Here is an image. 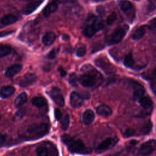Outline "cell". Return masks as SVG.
<instances>
[{"instance_id": "16", "label": "cell", "mask_w": 156, "mask_h": 156, "mask_svg": "<svg viewBox=\"0 0 156 156\" xmlns=\"http://www.w3.org/2000/svg\"><path fill=\"white\" fill-rule=\"evenodd\" d=\"M97 113L103 117H108L112 114V110L111 108L105 104L99 105L96 108Z\"/></svg>"}, {"instance_id": "33", "label": "cell", "mask_w": 156, "mask_h": 156, "mask_svg": "<svg viewBox=\"0 0 156 156\" xmlns=\"http://www.w3.org/2000/svg\"><path fill=\"white\" fill-rule=\"evenodd\" d=\"M116 14L115 12L112 13L110 15H108V16L107 18V23L108 25L112 24L116 20Z\"/></svg>"}, {"instance_id": "9", "label": "cell", "mask_w": 156, "mask_h": 156, "mask_svg": "<svg viewBox=\"0 0 156 156\" xmlns=\"http://www.w3.org/2000/svg\"><path fill=\"white\" fill-rule=\"evenodd\" d=\"M129 85L133 90V97L135 99H140L145 93L144 88L138 82L133 80H129Z\"/></svg>"}, {"instance_id": "32", "label": "cell", "mask_w": 156, "mask_h": 156, "mask_svg": "<svg viewBox=\"0 0 156 156\" xmlns=\"http://www.w3.org/2000/svg\"><path fill=\"white\" fill-rule=\"evenodd\" d=\"M151 129H152V123L150 121H149L143 126L141 129V133H143V134H147L150 132Z\"/></svg>"}, {"instance_id": "37", "label": "cell", "mask_w": 156, "mask_h": 156, "mask_svg": "<svg viewBox=\"0 0 156 156\" xmlns=\"http://www.w3.org/2000/svg\"><path fill=\"white\" fill-rule=\"evenodd\" d=\"M54 115H55V118L57 120H60L62 118V113L59 109L58 108L55 109Z\"/></svg>"}, {"instance_id": "7", "label": "cell", "mask_w": 156, "mask_h": 156, "mask_svg": "<svg viewBox=\"0 0 156 156\" xmlns=\"http://www.w3.org/2000/svg\"><path fill=\"white\" fill-rule=\"evenodd\" d=\"M156 148V140H151L141 144L139 150L138 154L141 155H147L152 154Z\"/></svg>"}, {"instance_id": "31", "label": "cell", "mask_w": 156, "mask_h": 156, "mask_svg": "<svg viewBox=\"0 0 156 156\" xmlns=\"http://www.w3.org/2000/svg\"><path fill=\"white\" fill-rule=\"evenodd\" d=\"M77 80H78V78L76 73H73L69 75V82L73 87H76L77 86Z\"/></svg>"}, {"instance_id": "27", "label": "cell", "mask_w": 156, "mask_h": 156, "mask_svg": "<svg viewBox=\"0 0 156 156\" xmlns=\"http://www.w3.org/2000/svg\"><path fill=\"white\" fill-rule=\"evenodd\" d=\"M69 124V116L68 114H65L61 119V128L63 130H66Z\"/></svg>"}, {"instance_id": "19", "label": "cell", "mask_w": 156, "mask_h": 156, "mask_svg": "<svg viewBox=\"0 0 156 156\" xmlns=\"http://www.w3.org/2000/svg\"><path fill=\"white\" fill-rule=\"evenodd\" d=\"M15 89L12 86H5L0 90V98H8L11 96L15 92Z\"/></svg>"}, {"instance_id": "38", "label": "cell", "mask_w": 156, "mask_h": 156, "mask_svg": "<svg viewBox=\"0 0 156 156\" xmlns=\"http://www.w3.org/2000/svg\"><path fill=\"white\" fill-rule=\"evenodd\" d=\"M6 140V136L4 134L0 133V147L2 146L5 143Z\"/></svg>"}, {"instance_id": "43", "label": "cell", "mask_w": 156, "mask_h": 156, "mask_svg": "<svg viewBox=\"0 0 156 156\" xmlns=\"http://www.w3.org/2000/svg\"><path fill=\"white\" fill-rule=\"evenodd\" d=\"M63 2H74L75 0H62Z\"/></svg>"}, {"instance_id": "34", "label": "cell", "mask_w": 156, "mask_h": 156, "mask_svg": "<svg viewBox=\"0 0 156 156\" xmlns=\"http://www.w3.org/2000/svg\"><path fill=\"white\" fill-rule=\"evenodd\" d=\"M58 52V49L56 48H54L49 52V54L47 55V58L49 59H54L57 56Z\"/></svg>"}, {"instance_id": "25", "label": "cell", "mask_w": 156, "mask_h": 156, "mask_svg": "<svg viewBox=\"0 0 156 156\" xmlns=\"http://www.w3.org/2000/svg\"><path fill=\"white\" fill-rule=\"evenodd\" d=\"M145 32V27L144 26H141L135 30V32L133 33L132 35V38L134 40H140L144 36Z\"/></svg>"}, {"instance_id": "23", "label": "cell", "mask_w": 156, "mask_h": 156, "mask_svg": "<svg viewBox=\"0 0 156 156\" xmlns=\"http://www.w3.org/2000/svg\"><path fill=\"white\" fill-rule=\"evenodd\" d=\"M96 65L102 68V69H103L104 71H109L112 70L111 68V65L110 64V63L108 62V61H105L103 58H98L96 59Z\"/></svg>"}, {"instance_id": "1", "label": "cell", "mask_w": 156, "mask_h": 156, "mask_svg": "<svg viewBox=\"0 0 156 156\" xmlns=\"http://www.w3.org/2000/svg\"><path fill=\"white\" fill-rule=\"evenodd\" d=\"M61 140L62 142L68 146V150L71 152L81 154L90 153V150L82 140H75L67 134L63 135L61 136Z\"/></svg>"}, {"instance_id": "30", "label": "cell", "mask_w": 156, "mask_h": 156, "mask_svg": "<svg viewBox=\"0 0 156 156\" xmlns=\"http://www.w3.org/2000/svg\"><path fill=\"white\" fill-rule=\"evenodd\" d=\"M48 152V149L44 146H40L36 149V153L38 156H47Z\"/></svg>"}, {"instance_id": "40", "label": "cell", "mask_w": 156, "mask_h": 156, "mask_svg": "<svg viewBox=\"0 0 156 156\" xmlns=\"http://www.w3.org/2000/svg\"><path fill=\"white\" fill-rule=\"evenodd\" d=\"M12 32V31H3V32H0V37H2L6 35H8L9 34H10Z\"/></svg>"}, {"instance_id": "15", "label": "cell", "mask_w": 156, "mask_h": 156, "mask_svg": "<svg viewBox=\"0 0 156 156\" xmlns=\"http://www.w3.org/2000/svg\"><path fill=\"white\" fill-rule=\"evenodd\" d=\"M23 69V66L20 64H15L9 66L5 72V76L7 77L11 78L17 74Z\"/></svg>"}, {"instance_id": "39", "label": "cell", "mask_w": 156, "mask_h": 156, "mask_svg": "<svg viewBox=\"0 0 156 156\" xmlns=\"http://www.w3.org/2000/svg\"><path fill=\"white\" fill-rule=\"evenodd\" d=\"M23 114H24V112H23L22 110L18 111V112L16 113V114L15 118L16 119H17V120H18V119H21V118L23 117Z\"/></svg>"}, {"instance_id": "35", "label": "cell", "mask_w": 156, "mask_h": 156, "mask_svg": "<svg viewBox=\"0 0 156 156\" xmlns=\"http://www.w3.org/2000/svg\"><path fill=\"white\" fill-rule=\"evenodd\" d=\"M148 27L151 30H152L154 32H156V18H153L149 22Z\"/></svg>"}, {"instance_id": "11", "label": "cell", "mask_w": 156, "mask_h": 156, "mask_svg": "<svg viewBox=\"0 0 156 156\" xmlns=\"http://www.w3.org/2000/svg\"><path fill=\"white\" fill-rule=\"evenodd\" d=\"M37 79V76L33 73L25 74L19 82V85L21 87H26L33 84Z\"/></svg>"}, {"instance_id": "24", "label": "cell", "mask_w": 156, "mask_h": 156, "mask_svg": "<svg viewBox=\"0 0 156 156\" xmlns=\"http://www.w3.org/2000/svg\"><path fill=\"white\" fill-rule=\"evenodd\" d=\"M31 102L34 106L38 108L43 107L47 104L46 100L43 97H35L32 99Z\"/></svg>"}, {"instance_id": "29", "label": "cell", "mask_w": 156, "mask_h": 156, "mask_svg": "<svg viewBox=\"0 0 156 156\" xmlns=\"http://www.w3.org/2000/svg\"><path fill=\"white\" fill-rule=\"evenodd\" d=\"M86 53V47L83 44H81L77 47L76 51V55L78 57H83Z\"/></svg>"}, {"instance_id": "17", "label": "cell", "mask_w": 156, "mask_h": 156, "mask_svg": "<svg viewBox=\"0 0 156 156\" xmlns=\"http://www.w3.org/2000/svg\"><path fill=\"white\" fill-rule=\"evenodd\" d=\"M94 113L90 109L86 110L82 116V121L85 125H89L93 122L94 119Z\"/></svg>"}, {"instance_id": "3", "label": "cell", "mask_w": 156, "mask_h": 156, "mask_svg": "<svg viewBox=\"0 0 156 156\" xmlns=\"http://www.w3.org/2000/svg\"><path fill=\"white\" fill-rule=\"evenodd\" d=\"M102 80V75L96 70H92L89 73L81 75L78 80L80 83L87 88H91L98 85Z\"/></svg>"}, {"instance_id": "18", "label": "cell", "mask_w": 156, "mask_h": 156, "mask_svg": "<svg viewBox=\"0 0 156 156\" xmlns=\"http://www.w3.org/2000/svg\"><path fill=\"white\" fill-rule=\"evenodd\" d=\"M56 39V35L53 32H46L42 38V43L45 46L51 45Z\"/></svg>"}, {"instance_id": "42", "label": "cell", "mask_w": 156, "mask_h": 156, "mask_svg": "<svg viewBox=\"0 0 156 156\" xmlns=\"http://www.w3.org/2000/svg\"><path fill=\"white\" fill-rule=\"evenodd\" d=\"M152 74L154 76L156 77V66L155 67V68H154V70L152 71Z\"/></svg>"}, {"instance_id": "44", "label": "cell", "mask_w": 156, "mask_h": 156, "mask_svg": "<svg viewBox=\"0 0 156 156\" xmlns=\"http://www.w3.org/2000/svg\"><path fill=\"white\" fill-rule=\"evenodd\" d=\"M1 112H0V119H1Z\"/></svg>"}, {"instance_id": "13", "label": "cell", "mask_w": 156, "mask_h": 156, "mask_svg": "<svg viewBox=\"0 0 156 156\" xmlns=\"http://www.w3.org/2000/svg\"><path fill=\"white\" fill-rule=\"evenodd\" d=\"M83 101V98L81 96L80 94L77 93V92L73 91L70 94L69 97V102L71 105L74 108H78L80 107Z\"/></svg>"}, {"instance_id": "22", "label": "cell", "mask_w": 156, "mask_h": 156, "mask_svg": "<svg viewBox=\"0 0 156 156\" xmlns=\"http://www.w3.org/2000/svg\"><path fill=\"white\" fill-rule=\"evenodd\" d=\"M140 105L144 109H149L152 107V101L149 96H142L139 99Z\"/></svg>"}, {"instance_id": "41", "label": "cell", "mask_w": 156, "mask_h": 156, "mask_svg": "<svg viewBox=\"0 0 156 156\" xmlns=\"http://www.w3.org/2000/svg\"><path fill=\"white\" fill-rule=\"evenodd\" d=\"M58 71L60 73V74L62 77H64L66 75V72L62 68H58Z\"/></svg>"}, {"instance_id": "45", "label": "cell", "mask_w": 156, "mask_h": 156, "mask_svg": "<svg viewBox=\"0 0 156 156\" xmlns=\"http://www.w3.org/2000/svg\"><path fill=\"white\" fill-rule=\"evenodd\" d=\"M134 1H139V0H134Z\"/></svg>"}, {"instance_id": "28", "label": "cell", "mask_w": 156, "mask_h": 156, "mask_svg": "<svg viewBox=\"0 0 156 156\" xmlns=\"http://www.w3.org/2000/svg\"><path fill=\"white\" fill-rule=\"evenodd\" d=\"M11 52V48L9 46H0V58L9 55Z\"/></svg>"}, {"instance_id": "14", "label": "cell", "mask_w": 156, "mask_h": 156, "mask_svg": "<svg viewBox=\"0 0 156 156\" xmlns=\"http://www.w3.org/2000/svg\"><path fill=\"white\" fill-rule=\"evenodd\" d=\"M116 143V140L112 138H107L104 141H102L97 147L96 152L98 153H101L105 151L108 149H109L112 146Z\"/></svg>"}, {"instance_id": "6", "label": "cell", "mask_w": 156, "mask_h": 156, "mask_svg": "<svg viewBox=\"0 0 156 156\" xmlns=\"http://www.w3.org/2000/svg\"><path fill=\"white\" fill-rule=\"evenodd\" d=\"M118 4L121 10L132 21L135 16V10L132 4L127 0H119Z\"/></svg>"}, {"instance_id": "21", "label": "cell", "mask_w": 156, "mask_h": 156, "mask_svg": "<svg viewBox=\"0 0 156 156\" xmlns=\"http://www.w3.org/2000/svg\"><path fill=\"white\" fill-rule=\"evenodd\" d=\"M27 95L25 92H22L20 93L14 101V105L15 107L18 108L22 106L27 101Z\"/></svg>"}, {"instance_id": "2", "label": "cell", "mask_w": 156, "mask_h": 156, "mask_svg": "<svg viewBox=\"0 0 156 156\" xmlns=\"http://www.w3.org/2000/svg\"><path fill=\"white\" fill-rule=\"evenodd\" d=\"M103 28V23L101 20L94 15H90L86 20L83 33L87 37H93L97 32Z\"/></svg>"}, {"instance_id": "8", "label": "cell", "mask_w": 156, "mask_h": 156, "mask_svg": "<svg viewBox=\"0 0 156 156\" xmlns=\"http://www.w3.org/2000/svg\"><path fill=\"white\" fill-rule=\"evenodd\" d=\"M50 96L52 98L54 102L59 107H63L65 104V100L61 90L57 87L52 88L49 93Z\"/></svg>"}, {"instance_id": "10", "label": "cell", "mask_w": 156, "mask_h": 156, "mask_svg": "<svg viewBox=\"0 0 156 156\" xmlns=\"http://www.w3.org/2000/svg\"><path fill=\"white\" fill-rule=\"evenodd\" d=\"M44 0H31L27 4L23 9L24 15H29L35 11L37 8L43 2Z\"/></svg>"}, {"instance_id": "4", "label": "cell", "mask_w": 156, "mask_h": 156, "mask_svg": "<svg viewBox=\"0 0 156 156\" xmlns=\"http://www.w3.org/2000/svg\"><path fill=\"white\" fill-rule=\"evenodd\" d=\"M49 126L45 123L35 124L30 126L26 130L25 137L27 140H36L43 137L48 133Z\"/></svg>"}, {"instance_id": "5", "label": "cell", "mask_w": 156, "mask_h": 156, "mask_svg": "<svg viewBox=\"0 0 156 156\" xmlns=\"http://www.w3.org/2000/svg\"><path fill=\"white\" fill-rule=\"evenodd\" d=\"M128 29L129 26L127 25H124L123 26L116 29L110 36L108 43L110 44L118 43L124 38Z\"/></svg>"}, {"instance_id": "26", "label": "cell", "mask_w": 156, "mask_h": 156, "mask_svg": "<svg viewBox=\"0 0 156 156\" xmlns=\"http://www.w3.org/2000/svg\"><path fill=\"white\" fill-rule=\"evenodd\" d=\"M124 64L127 68H132L133 67L135 62H134V60H133V58L132 57L131 52L129 53L128 54H127L125 56L124 59Z\"/></svg>"}, {"instance_id": "20", "label": "cell", "mask_w": 156, "mask_h": 156, "mask_svg": "<svg viewBox=\"0 0 156 156\" xmlns=\"http://www.w3.org/2000/svg\"><path fill=\"white\" fill-rule=\"evenodd\" d=\"M18 20V18L12 14H8L4 15L1 19V23L3 25H10L15 23Z\"/></svg>"}, {"instance_id": "36", "label": "cell", "mask_w": 156, "mask_h": 156, "mask_svg": "<svg viewBox=\"0 0 156 156\" xmlns=\"http://www.w3.org/2000/svg\"><path fill=\"white\" fill-rule=\"evenodd\" d=\"M134 134H135V131L132 129H127L124 132V135L126 136V137L132 136Z\"/></svg>"}, {"instance_id": "12", "label": "cell", "mask_w": 156, "mask_h": 156, "mask_svg": "<svg viewBox=\"0 0 156 156\" xmlns=\"http://www.w3.org/2000/svg\"><path fill=\"white\" fill-rule=\"evenodd\" d=\"M58 4H59L58 0L51 1L43 10V15L46 17H48L51 14L55 12L58 9Z\"/></svg>"}]
</instances>
